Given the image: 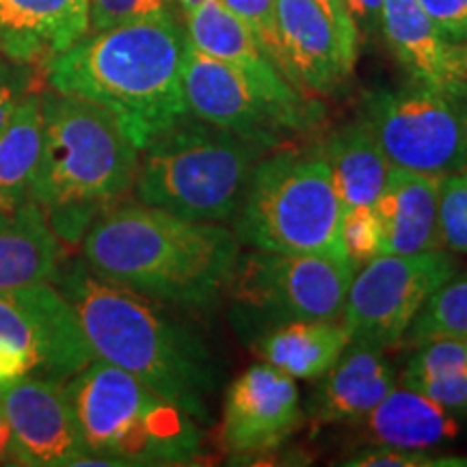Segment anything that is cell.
Segmentation results:
<instances>
[{"label":"cell","instance_id":"8992f818","mask_svg":"<svg viewBox=\"0 0 467 467\" xmlns=\"http://www.w3.org/2000/svg\"><path fill=\"white\" fill-rule=\"evenodd\" d=\"M66 388L91 457L110 465H186L202 454L200 424L121 368L93 359Z\"/></svg>","mask_w":467,"mask_h":467},{"label":"cell","instance_id":"4316f807","mask_svg":"<svg viewBox=\"0 0 467 467\" xmlns=\"http://www.w3.org/2000/svg\"><path fill=\"white\" fill-rule=\"evenodd\" d=\"M435 340L467 342V273L451 275L426 299L402 342L418 348Z\"/></svg>","mask_w":467,"mask_h":467},{"label":"cell","instance_id":"cb8c5ba5","mask_svg":"<svg viewBox=\"0 0 467 467\" xmlns=\"http://www.w3.org/2000/svg\"><path fill=\"white\" fill-rule=\"evenodd\" d=\"M320 154L334 175L344 210L375 206L392 165L364 121L331 132Z\"/></svg>","mask_w":467,"mask_h":467},{"label":"cell","instance_id":"d590c367","mask_svg":"<svg viewBox=\"0 0 467 467\" xmlns=\"http://www.w3.org/2000/svg\"><path fill=\"white\" fill-rule=\"evenodd\" d=\"M342 3L355 28H358L361 42L381 31L383 0H342Z\"/></svg>","mask_w":467,"mask_h":467},{"label":"cell","instance_id":"ab89813d","mask_svg":"<svg viewBox=\"0 0 467 467\" xmlns=\"http://www.w3.org/2000/svg\"><path fill=\"white\" fill-rule=\"evenodd\" d=\"M175 3L180 5V9H182V14H184V17H189L192 11H195L197 7H200V5L203 3V0H175Z\"/></svg>","mask_w":467,"mask_h":467},{"label":"cell","instance_id":"7a4b0ae2","mask_svg":"<svg viewBox=\"0 0 467 467\" xmlns=\"http://www.w3.org/2000/svg\"><path fill=\"white\" fill-rule=\"evenodd\" d=\"M241 258L236 232L145 203H121L91 221L85 265L151 301L208 307L230 285Z\"/></svg>","mask_w":467,"mask_h":467},{"label":"cell","instance_id":"f35d334b","mask_svg":"<svg viewBox=\"0 0 467 467\" xmlns=\"http://www.w3.org/2000/svg\"><path fill=\"white\" fill-rule=\"evenodd\" d=\"M9 443H11V429L7 418H5L3 407H0V459H5L9 454Z\"/></svg>","mask_w":467,"mask_h":467},{"label":"cell","instance_id":"9c48e42d","mask_svg":"<svg viewBox=\"0 0 467 467\" xmlns=\"http://www.w3.org/2000/svg\"><path fill=\"white\" fill-rule=\"evenodd\" d=\"M358 266L340 254L241 255L227 292L247 309L277 325L290 320H340Z\"/></svg>","mask_w":467,"mask_h":467},{"label":"cell","instance_id":"6da1fadb","mask_svg":"<svg viewBox=\"0 0 467 467\" xmlns=\"http://www.w3.org/2000/svg\"><path fill=\"white\" fill-rule=\"evenodd\" d=\"M57 288L74 307L96 359L130 372L195 420L208 424L219 388L213 355L148 296L93 273L83 262L58 268Z\"/></svg>","mask_w":467,"mask_h":467},{"label":"cell","instance_id":"ac0fdd59","mask_svg":"<svg viewBox=\"0 0 467 467\" xmlns=\"http://www.w3.org/2000/svg\"><path fill=\"white\" fill-rule=\"evenodd\" d=\"M312 413L320 424H358L396 388V370L385 350L350 342L320 377Z\"/></svg>","mask_w":467,"mask_h":467},{"label":"cell","instance_id":"277c9868","mask_svg":"<svg viewBox=\"0 0 467 467\" xmlns=\"http://www.w3.org/2000/svg\"><path fill=\"white\" fill-rule=\"evenodd\" d=\"M42 119L28 200L46 210L58 238L78 236L98 210L132 189L141 151L110 110L72 93H44Z\"/></svg>","mask_w":467,"mask_h":467},{"label":"cell","instance_id":"52a82bcc","mask_svg":"<svg viewBox=\"0 0 467 467\" xmlns=\"http://www.w3.org/2000/svg\"><path fill=\"white\" fill-rule=\"evenodd\" d=\"M342 217L323 154L279 151L255 165L234 232L241 244L273 254H340Z\"/></svg>","mask_w":467,"mask_h":467},{"label":"cell","instance_id":"5bb4252c","mask_svg":"<svg viewBox=\"0 0 467 467\" xmlns=\"http://www.w3.org/2000/svg\"><path fill=\"white\" fill-rule=\"evenodd\" d=\"M303 422L299 388L277 368L255 364L225 392L219 443L227 454L271 452Z\"/></svg>","mask_w":467,"mask_h":467},{"label":"cell","instance_id":"9a60e30c","mask_svg":"<svg viewBox=\"0 0 467 467\" xmlns=\"http://www.w3.org/2000/svg\"><path fill=\"white\" fill-rule=\"evenodd\" d=\"M186 39L197 50L241 69L277 115L285 132H301L314 121L312 109L296 87L279 72L255 42L254 33L221 0H203L186 17Z\"/></svg>","mask_w":467,"mask_h":467},{"label":"cell","instance_id":"8fae6325","mask_svg":"<svg viewBox=\"0 0 467 467\" xmlns=\"http://www.w3.org/2000/svg\"><path fill=\"white\" fill-rule=\"evenodd\" d=\"M0 340L57 381H69L96 359L74 307L48 284L0 292Z\"/></svg>","mask_w":467,"mask_h":467},{"label":"cell","instance_id":"3957f363","mask_svg":"<svg viewBox=\"0 0 467 467\" xmlns=\"http://www.w3.org/2000/svg\"><path fill=\"white\" fill-rule=\"evenodd\" d=\"M186 31L171 11L89 33L46 63L52 89L110 110L141 151L189 115L182 91Z\"/></svg>","mask_w":467,"mask_h":467},{"label":"cell","instance_id":"5b68a950","mask_svg":"<svg viewBox=\"0 0 467 467\" xmlns=\"http://www.w3.org/2000/svg\"><path fill=\"white\" fill-rule=\"evenodd\" d=\"M134 195L145 206L202 223H227L241 210L260 145L191 115L141 150Z\"/></svg>","mask_w":467,"mask_h":467},{"label":"cell","instance_id":"f546056e","mask_svg":"<svg viewBox=\"0 0 467 467\" xmlns=\"http://www.w3.org/2000/svg\"><path fill=\"white\" fill-rule=\"evenodd\" d=\"M342 244L358 268L383 254V227L375 206H355L344 210Z\"/></svg>","mask_w":467,"mask_h":467},{"label":"cell","instance_id":"2e32d148","mask_svg":"<svg viewBox=\"0 0 467 467\" xmlns=\"http://www.w3.org/2000/svg\"><path fill=\"white\" fill-rule=\"evenodd\" d=\"M89 35V0H0V52L48 63Z\"/></svg>","mask_w":467,"mask_h":467},{"label":"cell","instance_id":"484cf974","mask_svg":"<svg viewBox=\"0 0 467 467\" xmlns=\"http://www.w3.org/2000/svg\"><path fill=\"white\" fill-rule=\"evenodd\" d=\"M402 385L424 394L457 418H467V342L435 340L416 348Z\"/></svg>","mask_w":467,"mask_h":467},{"label":"cell","instance_id":"83f0119b","mask_svg":"<svg viewBox=\"0 0 467 467\" xmlns=\"http://www.w3.org/2000/svg\"><path fill=\"white\" fill-rule=\"evenodd\" d=\"M244 26L254 33L255 42L265 50V55L275 63V67L290 80L288 61H285L282 37L277 25V0H221ZM295 85V83H292ZM296 87V85H295Z\"/></svg>","mask_w":467,"mask_h":467},{"label":"cell","instance_id":"603a6c76","mask_svg":"<svg viewBox=\"0 0 467 467\" xmlns=\"http://www.w3.org/2000/svg\"><path fill=\"white\" fill-rule=\"evenodd\" d=\"M348 344L347 327L337 320H290L266 331L255 350L284 375L314 381L334 368Z\"/></svg>","mask_w":467,"mask_h":467},{"label":"cell","instance_id":"e0dca14e","mask_svg":"<svg viewBox=\"0 0 467 467\" xmlns=\"http://www.w3.org/2000/svg\"><path fill=\"white\" fill-rule=\"evenodd\" d=\"M277 25L296 87L329 93L348 78L337 35L314 0H277Z\"/></svg>","mask_w":467,"mask_h":467},{"label":"cell","instance_id":"ba28073f","mask_svg":"<svg viewBox=\"0 0 467 467\" xmlns=\"http://www.w3.org/2000/svg\"><path fill=\"white\" fill-rule=\"evenodd\" d=\"M361 121L389 165L443 178L467 169V96L413 83L372 93Z\"/></svg>","mask_w":467,"mask_h":467},{"label":"cell","instance_id":"60d3db41","mask_svg":"<svg viewBox=\"0 0 467 467\" xmlns=\"http://www.w3.org/2000/svg\"><path fill=\"white\" fill-rule=\"evenodd\" d=\"M0 210H3V206H0Z\"/></svg>","mask_w":467,"mask_h":467},{"label":"cell","instance_id":"8d00e7d4","mask_svg":"<svg viewBox=\"0 0 467 467\" xmlns=\"http://www.w3.org/2000/svg\"><path fill=\"white\" fill-rule=\"evenodd\" d=\"M35 370L33 359L28 355L22 353L20 348H16L14 344L0 340V392L7 389L9 385H14L20 379L31 375Z\"/></svg>","mask_w":467,"mask_h":467},{"label":"cell","instance_id":"836d02e7","mask_svg":"<svg viewBox=\"0 0 467 467\" xmlns=\"http://www.w3.org/2000/svg\"><path fill=\"white\" fill-rule=\"evenodd\" d=\"M314 3H317L318 7L323 9V14L329 17L331 26H334V31L337 35V42H340L344 66H347L348 72H353L361 39L353 20H350L347 9H344V3L342 0H314Z\"/></svg>","mask_w":467,"mask_h":467},{"label":"cell","instance_id":"1f68e13d","mask_svg":"<svg viewBox=\"0 0 467 467\" xmlns=\"http://www.w3.org/2000/svg\"><path fill=\"white\" fill-rule=\"evenodd\" d=\"M340 465L350 467H435V465H467V461L452 457H437L429 451H407L394 446H375L368 443L366 448L353 452Z\"/></svg>","mask_w":467,"mask_h":467},{"label":"cell","instance_id":"7c38bea8","mask_svg":"<svg viewBox=\"0 0 467 467\" xmlns=\"http://www.w3.org/2000/svg\"><path fill=\"white\" fill-rule=\"evenodd\" d=\"M11 429L9 457L20 465H80L87 451L63 381L26 375L0 392Z\"/></svg>","mask_w":467,"mask_h":467},{"label":"cell","instance_id":"4fadbf2b","mask_svg":"<svg viewBox=\"0 0 467 467\" xmlns=\"http://www.w3.org/2000/svg\"><path fill=\"white\" fill-rule=\"evenodd\" d=\"M182 91L186 110L195 119L223 128L265 150L284 139L285 128L247 76L197 50L189 39L184 46Z\"/></svg>","mask_w":467,"mask_h":467},{"label":"cell","instance_id":"d6a6232c","mask_svg":"<svg viewBox=\"0 0 467 467\" xmlns=\"http://www.w3.org/2000/svg\"><path fill=\"white\" fill-rule=\"evenodd\" d=\"M448 42H467V0H420Z\"/></svg>","mask_w":467,"mask_h":467},{"label":"cell","instance_id":"44dd1931","mask_svg":"<svg viewBox=\"0 0 467 467\" xmlns=\"http://www.w3.org/2000/svg\"><path fill=\"white\" fill-rule=\"evenodd\" d=\"M381 31L413 83L437 91L461 93L448 61V39L420 0H383Z\"/></svg>","mask_w":467,"mask_h":467},{"label":"cell","instance_id":"e575fe53","mask_svg":"<svg viewBox=\"0 0 467 467\" xmlns=\"http://www.w3.org/2000/svg\"><path fill=\"white\" fill-rule=\"evenodd\" d=\"M31 91V74L25 67L0 63V130L7 126L11 115Z\"/></svg>","mask_w":467,"mask_h":467},{"label":"cell","instance_id":"ffe728a7","mask_svg":"<svg viewBox=\"0 0 467 467\" xmlns=\"http://www.w3.org/2000/svg\"><path fill=\"white\" fill-rule=\"evenodd\" d=\"M61 241L46 210L25 200L0 210V292L55 282Z\"/></svg>","mask_w":467,"mask_h":467},{"label":"cell","instance_id":"30bf717a","mask_svg":"<svg viewBox=\"0 0 467 467\" xmlns=\"http://www.w3.org/2000/svg\"><path fill=\"white\" fill-rule=\"evenodd\" d=\"M454 275L451 255L381 254L355 271L342 325L350 342L381 350L400 347L413 318L433 292Z\"/></svg>","mask_w":467,"mask_h":467},{"label":"cell","instance_id":"74e56055","mask_svg":"<svg viewBox=\"0 0 467 467\" xmlns=\"http://www.w3.org/2000/svg\"><path fill=\"white\" fill-rule=\"evenodd\" d=\"M448 61L459 91L467 96V42H448Z\"/></svg>","mask_w":467,"mask_h":467},{"label":"cell","instance_id":"4dcf8cb0","mask_svg":"<svg viewBox=\"0 0 467 467\" xmlns=\"http://www.w3.org/2000/svg\"><path fill=\"white\" fill-rule=\"evenodd\" d=\"M171 0H89V33L167 14Z\"/></svg>","mask_w":467,"mask_h":467},{"label":"cell","instance_id":"7402d4cb","mask_svg":"<svg viewBox=\"0 0 467 467\" xmlns=\"http://www.w3.org/2000/svg\"><path fill=\"white\" fill-rule=\"evenodd\" d=\"M358 424H364L368 443L407 451H431L461 431L457 416L405 385L394 388Z\"/></svg>","mask_w":467,"mask_h":467},{"label":"cell","instance_id":"d4e9b609","mask_svg":"<svg viewBox=\"0 0 467 467\" xmlns=\"http://www.w3.org/2000/svg\"><path fill=\"white\" fill-rule=\"evenodd\" d=\"M42 96L28 91L7 126L0 130V206L16 208L28 200V186L42 154Z\"/></svg>","mask_w":467,"mask_h":467},{"label":"cell","instance_id":"d6986e66","mask_svg":"<svg viewBox=\"0 0 467 467\" xmlns=\"http://www.w3.org/2000/svg\"><path fill=\"white\" fill-rule=\"evenodd\" d=\"M441 178L392 167L375 203L383 227V254H426L441 249Z\"/></svg>","mask_w":467,"mask_h":467},{"label":"cell","instance_id":"f1b7e54d","mask_svg":"<svg viewBox=\"0 0 467 467\" xmlns=\"http://www.w3.org/2000/svg\"><path fill=\"white\" fill-rule=\"evenodd\" d=\"M440 238L441 249L467 254V169L440 182Z\"/></svg>","mask_w":467,"mask_h":467}]
</instances>
